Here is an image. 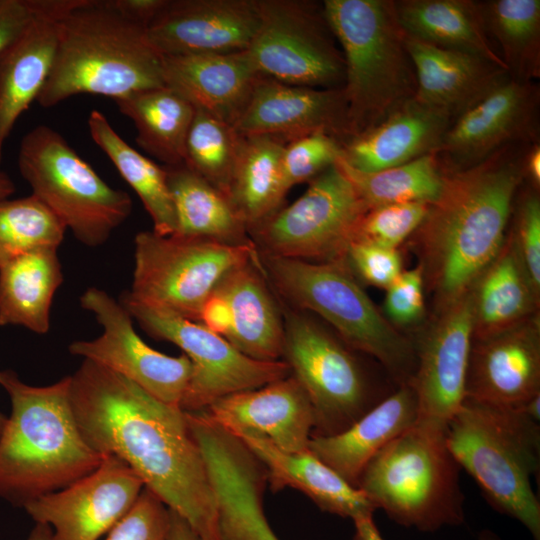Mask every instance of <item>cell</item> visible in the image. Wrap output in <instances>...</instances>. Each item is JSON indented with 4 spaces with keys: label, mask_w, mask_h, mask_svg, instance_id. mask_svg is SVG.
Returning a JSON list of instances; mask_svg holds the SVG:
<instances>
[{
    "label": "cell",
    "mask_w": 540,
    "mask_h": 540,
    "mask_svg": "<svg viewBox=\"0 0 540 540\" xmlns=\"http://www.w3.org/2000/svg\"><path fill=\"white\" fill-rule=\"evenodd\" d=\"M351 350L309 317L285 314L282 360L311 401V437L343 432L382 400Z\"/></svg>",
    "instance_id": "11"
},
{
    "label": "cell",
    "mask_w": 540,
    "mask_h": 540,
    "mask_svg": "<svg viewBox=\"0 0 540 540\" xmlns=\"http://www.w3.org/2000/svg\"><path fill=\"white\" fill-rule=\"evenodd\" d=\"M69 377L85 441L99 454L123 460L199 540H219L216 494L185 411L86 359Z\"/></svg>",
    "instance_id": "1"
},
{
    "label": "cell",
    "mask_w": 540,
    "mask_h": 540,
    "mask_svg": "<svg viewBox=\"0 0 540 540\" xmlns=\"http://www.w3.org/2000/svg\"><path fill=\"white\" fill-rule=\"evenodd\" d=\"M162 86V57L145 27L112 0H77L60 22L54 63L36 101L50 108L78 94L116 100Z\"/></svg>",
    "instance_id": "4"
},
{
    "label": "cell",
    "mask_w": 540,
    "mask_h": 540,
    "mask_svg": "<svg viewBox=\"0 0 540 540\" xmlns=\"http://www.w3.org/2000/svg\"><path fill=\"white\" fill-rule=\"evenodd\" d=\"M345 260L357 280L385 290L403 271L399 249L359 240L349 243Z\"/></svg>",
    "instance_id": "46"
},
{
    "label": "cell",
    "mask_w": 540,
    "mask_h": 540,
    "mask_svg": "<svg viewBox=\"0 0 540 540\" xmlns=\"http://www.w3.org/2000/svg\"><path fill=\"white\" fill-rule=\"evenodd\" d=\"M425 279L420 264L403 270L386 289L384 316L397 329L420 323L426 313L424 298Z\"/></svg>",
    "instance_id": "47"
},
{
    "label": "cell",
    "mask_w": 540,
    "mask_h": 540,
    "mask_svg": "<svg viewBox=\"0 0 540 540\" xmlns=\"http://www.w3.org/2000/svg\"><path fill=\"white\" fill-rule=\"evenodd\" d=\"M79 301L103 332L92 340L72 342L69 352L119 374L160 402L180 408L192 376L190 359L150 347L136 332L128 310L105 290L91 286Z\"/></svg>",
    "instance_id": "15"
},
{
    "label": "cell",
    "mask_w": 540,
    "mask_h": 540,
    "mask_svg": "<svg viewBox=\"0 0 540 540\" xmlns=\"http://www.w3.org/2000/svg\"><path fill=\"white\" fill-rule=\"evenodd\" d=\"M164 168L176 214L174 234L226 244L252 241L245 223L224 193L185 164Z\"/></svg>",
    "instance_id": "34"
},
{
    "label": "cell",
    "mask_w": 540,
    "mask_h": 540,
    "mask_svg": "<svg viewBox=\"0 0 540 540\" xmlns=\"http://www.w3.org/2000/svg\"><path fill=\"white\" fill-rule=\"evenodd\" d=\"M394 6L406 35L481 57L507 72L486 32L480 1L398 0Z\"/></svg>",
    "instance_id": "32"
},
{
    "label": "cell",
    "mask_w": 540,
    "mask_h": 540,
    "mask_svg": "<svg viewBox=\"0 0 540 540\" xmlns=\"http://www.w3.org/2000/svg\"><path fill=\"white\" fill-rule=\"evenodd\" d=\"M437 315L413 342L416 368L410 385L417 398L418 421L446 428L465 399L473 342L470 291Z\"/></svg>",
    "instance_id": "18"
},
{
    "label": "cell",
    "mask_w": 540,
    "mask_h": 540,
    "mask_svg": "<svg viewBox=\"0 0 540 540\" xmlns=\"http://www.w3.org/2000/svg\"><path fill=\"white\" fill-rule=\"evenodd\" d=\"M77 0H34L23 29L0 51V162L16 121L36 101L52 69L60 22Z\"/></svg>",
    "instance_id": "23"
},
{
    "label": "cell",
    "mask_w": 540,
    "mask_h": 540,
    "mask_svg": "<svg viewBox=\"0 0 540 540\" xmlns=\"http://www.w3.org/2000/svg\"><path fill=\"white\" fill-rule=\"evenodd\" d=\"M241 140L232 125L195 107L184 164L227 196Z\"/></svg>",
    "instance_id": "40"
},
{
    "label": "cell",
    "mask_w": 540,
    "mask_h": 540,
    "mask_svg": "<svg viewBox=\"0 0 540 540\" xmlns=\"http://www.w3.org/2000/svg\"><path fill=\"white\" fill-rule=\"evenodd\" d=\"M524 182L532 187H540V145L533 143L528 148L524 159Z\"/></svg>",
    "instance_id": "51"
},
{
    "label": "cell",
    "mask_w": 540,
    "mask_h": 540,
    "mask_svg": "<svg viewBox=\"0 0 540 540\" xmlns=\"http://www.w3.org/2000/svg\"><path fill=\"white\" fill-rule=\"evenodd\" d=\"M215 289L226 298L232 312V328L225 339L252 359L282 360L284 317L266 282L261 261L234 268Z\"/></svg>",
    "instance_id": "30"
},
{
    "label": "cell",
    "mask_w": 540,
    "mask_h": 540,
    "mask_svg": "<svg viewBox=\"0 0 540 540\" xmlns=\"http://www.w3.org/2000/svg\"><path fill=\"white\" fill-rule=\"evenodd\" d=\"M416 75L415 98L454 121L509 75L481 57L440 48L406 35Z\"/></svg>",
    "instance_id": "26"
},
{
    "label": "cell",
    "mask_w": 540,
    "mask_h": 540,
    "mask_svg": "<svg viewBox=\"0 0 540 540\" xmlns=\"http://www.w3.org/2000/svg\"><path fill=\"white\" fill-rule=\"evenodd\" d=\"M66 228L33 194L0 200V267L41 248H58Z\"/></svg>",
    "instance_id": "41"
},
{
    "label": "cell",
    "mask_w": 540,
    "mask_h": 540,
    "mask_svg": "<svg viewBox=\"0 0 540 540\" xmlns=\"http://www.w3.org/2000/svg\"><path fill=\"white\" fill-rule=\"evenodd\" d=\"M17 163L32 194L85 246L105 244L132 212L129 194L108 185L47 125L24 135Z\"/></svg>",
    "instance_id": "9"
},
{
    "label": "cell",
    "mask_w": 540,
    "mask_h": 540,
    "mask_svg": "<svg viewBox=\"0 0 540 540\" xmlns=\"http://www.w3.org/2000/svg\"><path fill=\"white\" fill-rule=\"evenodd\" d=\"M478 540H500V538L490 530H483L479 534Z\"/></svg>",
    "instance_id": "57"
},
{
    "label": "cell",
    "mask_w": 540,
    "mask_h": 540,
    "mask_svg": "<svg viewBox=\"0 0 540 540\" xmlns=\"http://www.w3.org/2000/svg\"><path fill=\"white\" fill-rule=\"evenodd\" d=\"M486 32L497 42L510 78L536 82L540 77V1H480ZM492 42V41H491Z\"/></svg>",
    "instance_id": "38"
},
{
    "label": "cell",
    "mask_w": 540,
    "mask_h": 540,
    "mask_svg": "<svg viewBox=\"0 0 540 540\" xmlns=\"http://www.w3.org/2000/svg\"><path fill=\"white\" fill-rule=\"evenodd\" d=\"M470 296L473 340L509 330L539 313L540 296L533 289L509 234L499 254L473 284Z\"/></svg>",
    "instance_id": "31"
},
{
    "label": "cell",
    "mask_w": 540,
    "mask_h": 540,
    "mask_svg": "<svg viewBox=\"0 0 540 540\" xmlns=\"http://www.w3.org/2000/svg\"><path fill=\"white\" fill-rule=\"evenodd\" d=\"M452 122L445 113L414 97L376 125L343 142L340 159L362 172L402 165L435 153Z\"/></svg>",
    "instance_id": "25"
},
{
    "label": "cell",
    "mask_w": 540,
    "mask_h": 540,
    "mask_svg": "<svg viewBox=\"0 0 540 540\" xmlns=\"http://www.w3.org/2000/svg\"><path fill=\"white\" fill-rule=\"evenodd\" d=\"M34 0H0V51L29 22Z\"/></svg>",
    "instance_id": "48"
},
{
    "label": "cell",
    "mask_w": 540,
    "mask_h": 540,
    "mask_svg": "<svg viewBox=\"0 0 540 540\" xmlns=\"http://www.w3.org/2000/svg\"><path fill=\"white\" fill-rule=\"evenodd\" d=\"M136 127V143L164 166L184 164L185 144L195 107L165 86L134 92L114 100Z\"/></svg>",
    "instance_id": "35"
},
{
    "label": "cell",
    "mask_w": 540,
    "mask_h": 540,
    "mask_svg": "<svg viewBox=\"0 0 540 540\" xmlns=\"http://www.w3.org/2000/svg\"><path fill=\"white\" fill-rule=\"evenodd\" d=\"M285 144L271 136H242L227 197L247 230L281 208L287 194L281 171Z\"/></svg>",
    "instance_id": "36"
},
{
    "label": "cell",
    "mask_w": 540,
    "mask_h": 540,
    "mask_svg": "<svg viewBox=\"0 0 540 540\" xmlns=\"http://www.w3.org/2000/svg\"><path fill=\"white\" fill-rule=\"evenodd\" d=\"M26 540H54L49 526L36 523Z\"/></svg>",
    "instance_id": "56"
},
{
    "label": "cell",
    "mask_w": 540,
    "mask_h": 540,
    "mask_svg": "<svg viewBox=\"0 0 540 540\" xmlns=\"http://www.w3.org/2000/svg\"><path fill=\"white\" fill-rule=\"evenodd\" d=\"M451 454L497 511L540 540V503L531 479L540 466V426L517 408L465 398L446 427Z\"/></svg>",
    "instance_id": "5"
},
{
    "label": "cell",
    "mask_w": 540,
    "mask_h": 540,
    "mask_svg": "<svg viewBox=\"0 0 540 540\" xmlns=\"http://www.w3.org/2000/svg\"><path fill=\"white\" fill-rule=\"evenodd\" d=\"M198 322L224 338L229 335L233 323L231 308L226 298L216 289L203 303Z\"/></svg>",
    "instance_id": "49"
},
{
    "label": "cell",
    "mask_w": 540,
    "mask_h": 540,
    "mask_svg": "<svg viewBox=\"0 0 540 540\" xmlns=\"http://www.w3.org/2000/svg\"><path fill=\"white\" fill-rule=\"evenodd\" d=\"M260 261L283 298L321 316L349 348L376 359L398 386L410 384L416 368L413 341L376 308L345 258L311 262L262 254Z\"/></svg>",
    "instance_id": "7"
},
{
    "label": "cell",
    "mask_w": 540,
    "mask_h": 540,
    "mask_svg": "<svg viewBox=\"0 0 540 540\" xmlns=\"http://www.w3.org/2000/svg\"><path fill=\"white\" fill-rule=\"evenodd\" d=\"M169 525V508L144 487L104 540H168Z\"/></svg>",
    "instance_id": "45"
},
{
    "label": "cell",
    "mask_w": 540,
    "mask_h": 540,
    "mask_svg": "<svg viewBox=\"0 0 540 540\" xmlns=\"http://www.w3.org/2000/svg\"><path fill=\"white\" fill-rule=\"evenodd\" d=\"M16 187L10 176L0 170V200L7 199L15 193Z\"/></svg>",
    "instance_id": "55"
},
{
    "label": "cell",
    "mask_w": 540,
    "mask_h": 540,
    "mask_svg": "<svg viewBox=\"0 0 540 540\" xmlns=\"http://www.w3.org/2000/svg\"><path fill=\"white\" fill-rule=\"evenodd\" d=\"M88 127L94 143L141 200L153 222V231L164 236L174 234L177 221L165 168L132 148L101 111L90 112Z\"/></svg>",
    "instance_id": "37"
},
{
    "label": "cell",
    "mask_w": 540,
    "mask_h": 540,
    "mask_svg": "<svg viewBox=\"0 0 540 540\" xmlns=\"http://www.w3.org/2000/svg\"><path fill=\"white\" fill-rule=\"evenodd\" d=\"M540 90L509 76L449 126L435 155L444 172L463 170L518 143L539 142Z\"/></svg>",
    "instance_id": "16"
},
{
    "label": "cell",
    "mask_w": 540,
    "mask_h": 540,
    "mask_svg": "<svg viewBox=\"0 0 540 540\" xmlns=\"http://www.w3.org/2000/svg\"><path fill=\"white\" fill-rule=\"evenodd\" d=\"M204 411L226 430L261 436L288 453L308 449L315 424L311 401L292 374L221 397Z\"/></svg>",
    "instance_id": "24"
},
{
    "label": "cell",
    "mask_w": 540,
    "mask_h": 540,
    "mask_svg": "<svg viewBox=\"0 0 540 540\" xmlns=\"http://www.w3.org/2000/svg\"><path fill=\"white\" fill-rule=\"evenodd\" d=\"M6 421H7V417L0 412V435H1V433L3 431V428H4L5 424H6Z\"/></svg>",
    "instance_id": "58"
},
{
    "label": "cell",
    "mask_w": 540,
    "mask_h": 540,
    "mask_svg": "<svg viewBox=\"0 0 540 540\" xmlns=\"http://www.w3.org/2000/svg\"><path fill=\"white\" fill-rule=\"evenodd\" d=\"M143 488L123 460L104 455L92 473L23 508L36 523L50 527L54 540H98L127 513Z\"/></svg>",
    "instance_id": "17"
},
{
    "label": "cell",
    "mask_w": 540,
    "mask_h": 540,
    "mask_svg": "<svg viewBox=\"0 0 540 540\" xmlns=\"http://www.w3.org/2000/svg\"><path fill=\"white\" fill-rule=\"evenodd\" d=\"M241 136H271L285 143L325 131L349 138L343 89L296 86L260 75L232 125Z\"/></svg>",
    "instance_id": "21"
},
{
    "label": "cell",
    "mask_w": 540,
    "mask_h": 540,
    "mask_svg": "<svg viewBox=\"0 0 540 540\" xmlns=\"http://www.w3.org/2000/svg\"><path fill=\"white\" fill-rule=\"evenodd\" d=\"M532 144L509 145L475 166L445 172L439 197L410 238L436 313L464 297L501 251Z\"/></svg>",
    "instance_id": "2"
},
{
    "label": "cell",
    "mask_w": 540,
    "mask_h": 540,
    "mask_svg": "<svg viewBox=\"0 0 540 540\" xmlns=\"http://www.w3.org/2000/svg\"><path fill=\"white\" fill-rule=\"evenodd\" d=\"M260 22L246 50L257 72L283 83L343 89L345 61L323 2L259 0Z\"/></svg>",
    "instance_id": "12"
},
{
    "label": "cell",
    "mask_w": 540,
    "mask_h": 540,
    "mask_svg": "<svg viewBox=\"0 0 540 540\" xmlns=\"http://www.w3.org/2000/svg\"><path fill=\"white\" fill-rule=\"evenodd\" d=\"M161 57L167 87L230 125L261 75L246 50Z\"/></svg>",
    "instance_id": "27"
},
{
    "label": "cell",
    "mask_w": 540,
    "mask_h": 540,
    "mask_svg": "<svg viewBox=\"0 0 540 540\" xmlns=\"http://www.w3.org/2000/svg\"><path fill=\"white\" fill-rule=\"evenodd\" d=\"M119 301L150 336L175 344L190 359L193 371L180 405L183 411L205 410L221 397L291 375L285 361L247 357L199 322L141 304L124 292Z\"/></svg>",
    "instance_id": "14"
},
{
    "label": "cell",
    "mask_w": 540,
    "mask_h": 540,
    "mask_svg": "<svg viewBox=\"0 0 540 540\" xmlns=\"http://www.w3.org/2000/svg\"><path fill=\"white\" fill-rule=\"evenodd\" d=\"M342 147L340 139L325 131L312 132L287 142L281 157L286 192L337 164L342 157Z\"/></svg>",
    "instance_id": "42"
},
{
    "label": "cell",
    "mask_w": 540,
    "mask_h": 540,
    "mask_svg": "<svg viewBox=\"0 0 540 540\" xmlns=\"http://www.w3.org/2000/svg\"><path fill=\"white\" fill-rule=\"evenodd\" d=\"M11 414L0 435V497L24 507L92 473L104 455L84 439L70 400V377L48 386L0 371Z\"/></svg>",
    "instance_id": "3"
},
{
    "label": "cell",
    "mask_w": 540,
    "mask_h": 540,
    "mask_svg": "<svg viewBox=\"0 0 540 540\" xmlns=\"http://www.w3.org/2000/svg\"><path fill=\"white\" fill-rule=\"evenodd\" d=\"M260 260L253 242L226 244L212 239L141 231L134 239L131 288L141 304L198 322L201 307L231 270Z\"/></svg>",
    "instance_id": "10"
},
{
    "label": "cell",
    "mask_w": 540,
    "mask_h": 540,
    "mask_svg": "<svg viewBox=\"0 0 540 540\" xmlns=\"http://www.w3.org/2000/svg\"><path fill=\"white\" fill-rule=\"evenodd\" d=\"M232 434L263 464L267 483L273 491L297 489L322 511L352 520L373 516L377 510L359 488L344 480L309 449L288 453L261 436L245 432Z\"/></svg>",
    "instance_id": "29"
},
{
    "label": "cell",
    "mask_w": 540,
    "mask_h": 540,
    "mask_svg": "<svg viewBox=\"0 0 540 540\" xmlns=\"http://www.w3.org/2000/svg\"><path fill=\"white\" fill-rule=\"evenodd\" d=\"M445 433L444 427L417 420L373 457L357 487L404 527L433 532L462 524L461 468Z\"/></svg>",
    "instance_id": "8"
},
{
    "label": "cell",
    "mask_w": 540,
    "mask_h": 540,
    "mask_svg": "<svg viewBox=\"0 0 540 540\" xmlns=\"http://www.w3.org/2000/svg\"><path fill=\"white\" fill-rule=\"evenodd\" d=\"M521 188V187H520ZM513 229L508 233L526 275L540 296V196L539 189L528 184L516 195Z\"/></svg>",
    "instance_id": "44"
},
{
    "label": "cell",
    "mask_w": 540,
    "mask_h": 540,
    "mask_svg": "<svg viewBox=\"0 0 540 540\" xmlns=\"http://www.w3.org/2000/svg\"><path fill=\"white\" fill-rule=\"evenodd\" d=\"M259 22V0H165L145 32L161 56L231 53L248 49Z\"/></svg>",
    "instance_id": "20"
},
{
    "label": "cell",
    "mask_w": 540,
    "mask_h": 540,
    "mask_svg": "<svg viewBox=\"0 0 540 540\" xmlns=\"http://www.w3.org/2000/svg\"><path fill=\"white\" fill-rule=\"evenodd\" d=\"M540 394L539 313L494 336L473 340L465 398L518 408Z\"/></svg>",
    "instance_id": "22"
},
{
    "label": "cell",
    "mask_w": 540,
    "mask_h": 540,
    "mask_svg": "<svg viewBox=\"0 0 540 540\" xmlns=\"http://www.w3.org/2000/svg\"><path fill=\"white\" fill-rule=\"evenodd\" d=\"M323 6L345 61L350 138L415 97V69L394 1L325 0Z\"/></svg>",
    "instance_id": "6"
},
{
    "label": "cell",
    "mask_w": 540,
    "mask_h": 540,
    "mask_svg": "<svg viewBox=\"0 0 540 540\" xmlns=\"http://www.w3.org/2000/svg\"><path fill=\"white\" fill-rule=\"evenodd\" d=\"M418 416V403L412 386L399 385L343 432L312 436L308 449L357 487L362 472L373 457L412 427Z\"/></svg>",
    "instance_id": "28"
},
{
    "label": "cell",
    "mask_w": 540,
    "mask_h": 540,
    "mask_svg": "<svg viewBox=\"0 0 540 540\" xmlns=\"http://www.w3.org/2000/svg\"><path fill=\"white\" fill-rule=\"evenodd\" d=\"M353 522L355 526L353 540H384L373 521V516L360 517Z\"/></svg>",
    "instance_id": "53"
},
{
    "label": "cell",
    "mask_w": 540,
    "mask_h": 540,
    "mask_svg": "<svg viewBox=\"0 0 540 540\" xmlns=\"http://www.w3.org/2000/svg\"><path fill=\"white\" fill-rule=\"evenodd\" d=\"M337 165L368 208L411 202L431 205L444 184L445 172L435 153L375 172L355 170L341 159Z\"/></svg>",
    "instance_id": "39"
},
{
    "label": "cell",
    "mask_w": 540,
    "mask_h": 540,
    "mask_svg": "<svg viewBox=\"0 0 540 540\" xmlns=\"http://www.w3.org/2000/svg\"><path fill=\"white\" fill-rule=\"evenodd\" d=\"M198 444L216 494L219 540H280L263 508V464L238 437L219 427L202 432Z\"/></svg>",
    "instance_id": "19"
},
{
    "label": "cell",
    "mask_w": 540,
    "mask_h": 540,
    "mask_svg": "<svg viewBox=\"0 0 540 540\" xmlns=\"http://www.w3.org/2000/svg\"><path fill=\"white\" fill-rule=\"evenodd\" d=\"M58 248H41L0 267V326L46 334L56 291L64 275Z\"/></svg>",
    "instance_id": "33"
},
{
    "label": "cell",
    "mask_w": 540,
    "mask_h": 540,
    "mask_svg": "<svg viewBox=\"0 0 540 540\" xmlns=\"http://www.w3.org/2000/svg\"><path fill=\"white\" fill-rule=\"evenodd\" d=\"M170 525L168 540H199L188 522L175 511L169 509Z\"/></svg>",
    "instance_id": "52"
},
{
    "label": "cell",
    "mask_w": 540,
    "mask_h": 540,
    "mask_svg": "<svg viewBox=\"0 0 540 540\" xmlns=\"http://www.w3.org/2000/svg\"><path fill=\"white\" fill-rule=\"evenodd\" d=\"M525 415L539 423L540 420V394L535 395L523 405L518 407Z\"/></svg>",
    "instance_id": "54"
},
{
    "label": "cell",
    "mask_w": 540,
    "mask_h": 540,
    "mask_svg": "<svg viewBox=\"0 0 540 540\" xmlns=\"http://www.w3.org/2000/svg\"><path fill=\"white\" fill-rule=\"evenodd\" d=\"M428 209L429 204L421 202L370 207L359 219L352 240L399 249L418 229Z\"/></svg>",
    "instance_id": "43"
},
{
    "label": "cell",
    "mask_w": 540,
    "mask_h": 540,
    "mask_svg": "<svg viewBox=\"0 0 540 540\" xmlns=\"http://www.w3.org/2000/svg\"><path fill=\"white\" fill-rule=\"evenodd\" d=\"M368 206L337 164L309 181L292 204L250 228L262 254L317 262L345 258Z\"/></svg>",
    "instance_id": "13"
},
{
    "label": "cell",
    "mask_w": 540,
    "mask_h": 540,
    "mask_svg": "<svg viewBox=\"0 0 540 540\" xmlns=\"http://www.w3.org/2000/svg\"><path fill=\"white\" fill-rule=\"evenodd\" d=\"M114 6L129 19L146 25L161 9L165 0H112Z\"/></svg>",
    "instance_id": "50"
}]
</instances>
